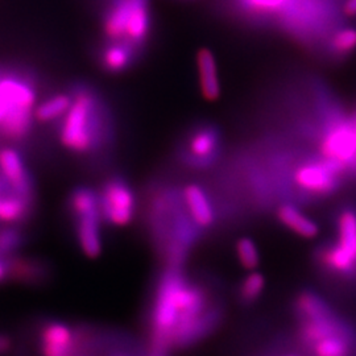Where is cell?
I'll list each match as a JSON object with an SVG mask.
<instances>
[{"label":"cell","instance_id":"obj_9","mask_svg":"<svg viewBox=\"0 0 356 356\" xmlns=\"http://www.w3.org/2000/svg\"><path fill=\"white\" fill-rule=\"evenodd\" d=\"M36 91L19 76H0V126L17 111H33Z\"/></svg>","mask_w":356,"mask_h":356},{"label":"cell","instance_id":"obj_7","mask_svg":"<svg viewBox=\"0 0 356 356\" xmlns=\"http://www.w3.org/2000/svg\"><path fill=\"white\" fill-rule=\"evenodd\" d=\"M99 194L103 220L115 227L129 225L136 213V197L126 179L110 178Z\"/></svg>","mask_w":356,"mask_h":356},{"label":"cell","instance_id":"obj_27","mask_svg":"<svg viewBox=\"0 0 356 356\" xmlns=\"http://www.w3.org/2000/svg\"><path fill=\"white\" fill-rule=\"evenodd\" d=\"M10 275V269H8V264L6 263V260L3 259V256H0V282L7 279V276Z\"/></svg>","mask_w":356,"mask_h":356},{"label":"cell","instance_id":"obj_1","mask_svg":"<svg viewBox=\"0 0 356 356\" xmlns=\"http://www.w3.org/2000/svg\"><path fill=\"white\" fill-rule=\"evenodd\" d=\"M219 317L201 285L175 269L163 275L152 310L153 337L159 348L195 343L216 327Z\"/></svg>","mask_w":356,"mask_h":356},{"label":"cell","instance_id":"obj_28","mask_svg":"<svg viewBox=\"0 0 356 356\" xmlns=\"http://www.w3.org/2000/svg\"><path fill=\"white\" fill-rule=\"evenodd\" d=\"M281 356H297V355H293V354H285V355H281Z\"/></svg>","mask_w":356,"mask_h":356},{"label":"cell","instance_id":"obj_6","mask_svg":"<svg viewBox=\"0 0 356 356\" xmlns=\"http://www.w3.org/2000/svg\"><path fill=\"white\" fill-rule=\"evenodd\" d=\"M343 173L339 166L319 157L297 166L293 173V182L298 191L305 194L326 197L339 189Z\"/></svg>","mask_w":356,"mask_h":356},{"label":"cell","instance_id":"obj_2","mask_svg":"<svg viewBox=\"0 0 356 356\" xmlns=\"http://www.w3.org/2000/svg\"><path fill=\"white\" fill-rule=\"evenodd\" d=\"M101 108L98 101L86 90L78 91L63 118L60 140L65 148L76 153H89L101 143Z\"/></svg>","mask_w":356,"mask_h":356},{"label":"cell","instance_id":"obj_19","mask_svg":"<svg viewBox=\"0 0 356 356\" xmlns=\"http://www.w3.org/2000/svg\"><path fill=\"white\" fill-rule=\"evenodd\" d=\"M70 106H72V98L65 94H58L40 103L35 110V116L40 122L57 120L60 118H64L66 113L69 111Z\"/></svg>","mask_w":356,"mask_h":356},{"label":"cell","instance_id":"obj_16","mask_svg":"<svg viewBox=\"0 0 356 356\" xmlns=\"http://www.w3.org/2000/svg\"><path fill=\"white\" fill-rule=\"evenodd\" d=\"M138 49L126 41L107 42L101 54L103 67L110 73H122L132 65Z\"/></svg>","mask_w":356,"mask_h":356},{"label":"cell","instance_id":"obj_24","mask_svg":"<svg viewBox=\"0 0 356 356\" xmlns=\"http://www.w3.org/2000/svg\"><path fill=\"white\" fill-rule=\"evenodd\" d=\"M23 244L20 231L13 227H0V256L13 254Z\"/></svg>","mask_w":356,"mask_h":356},{"label":"cell","instance_id":"obj_13","mask_svg":"<svg viewBox=\"0 0 356 356\" xmlns=\"http://www.w3.org/2000/svg\"><path fill=\"white\" fill-rule=\"evenodd\" d=\"M197 70L204 99L210 102L216 101L220 95V81L216 57L209 49H201L197 53Z\"/></svg>","mask_w":356,"mask_h":356},{"label":"cell","instance_id":"obj_12","mask_svg":"<svg viewBox=\"0 0 356 356\" xmlns=\"http://www.w3.org/2000/svg\"><path fill=\"white\" fill-rule=\"evenodd\" d=\"M184 204L194 225L207 229L216 222V210L207 193L195 184L188 185L184 191Z\"/></svg>","mask_w":356,"mask_h":356},{"label":"cell","instance_id":"obj_5","mask_svg":"<svg viewBox=\"0 0 356 356\" xmlns=\"http://www.w3.org/2000/svg\"><path fill=\"white\" fill-rule=\"evenodd\" d=\"M321 157L347 170L356 165V122L335 118L323 129L319 140Z\"/></svg>","mask_w":356,"mask_h":356},{"label":"cell","instance_id":"obj_25","mask_svg":"<svg viewBox=\"0 0 356 356\" xmlns=\"http://www.w3.org/2000/svg\"><path fill=\"white\" fill-rule=\"evenodd\" d=\"M11 346H13L11 339H10L7 335L0 334V355L8 353V351L11 350Z\"/></svg>","mask_w":356,"mask_h":356},{"label":"cell","instance_id":"obj_22","mask_svg":"<svg viewBox=\"0 0 356 356\" xmlns=\"http://www.w3.org/2000/svg\"><path fill=\"white\" fill-rule=\"evenodd\" d=\"M266 288V279L261 273L252 272L244 277L239 286V298L244 304H252L259 300Z\"/></svg>","mask_w":356,"mask_h":356},{"label":"cell","instance_id":"obj_8","mask_svg":"<svg viewBox=\"0 0 356 356\" xmlns=\"http://www.w3.org/2000/svg\"><path fill=\"white\" fill-rule=\"evenodd\" d=\"M220 152V135L216 127H195L185 140L184 160L197 169L213 165Z\"/></svg>","mask_w":356,"mask_h":356},{"label":"cell","instance_id":"obj_29","mask_svg":"<svg viewBox=\"0 0 356 356\" xmlns=\"http://www.w3.org/2000/svg\"><path fill=\"white\" fill-rule=\"evenodd\" d=\"M115 356H128V355H124V354H122V355H115Z\"/></svg>","mask_w":356,"mask_h":356},{"label":"cell","instance_id":"obj_4","mask_svg":"<svg viewBox=\"0 0 356 356\" xmlns=\"http://www.w3.org/2000/svg\"><path fill=\"white\" fill-rule=\"evenodd\" d=\"M70 211L74 216L76 242L83 254L90 259L102 254V213L99 194L97 191L79 186L72 191L69 200Z\"/></svg>","mask_w":356,"mask_h":356},{"label":"cell","instance_id":"obj_10","mask_svg":"<svg viewBox=\"0 0 356 356\" xmlns=\"http://www.w3.org/2000/svg\"><path fill=\"white\" fill-rule=\"evenodd\" d=\"M40 342L42 356H73L76 351L74 331L60 321H51L42 327Z\"/></svg>","mask_w":356,"mask_h":356},{"label":"cell","instance_id":"obj_30","mask_svg":"<svg viewBox=\"0 0 356 356\" xmlns=\"http://www.w3.org/2000/svg\"><path fill=\"white\" fill-rule=\"evenodd\" d=\"M354 120H355V122H356V115H355V118H354Z\"/></svg>","mask_w":356,"mask_h":356},{"label":"cell","instance_id":"obj_23","mask_svg":"<svg viewBox=\"0 0 356 356\" xmlns=\"http://www.w3.org/2000/svg\"><path fill=\"white\" fill-rule=\"evenodd\" d=\"M236 254L243 267L252 270L260 263V254L254 241L250 238H242L236 243Z\"/></svg>","mask_w":356,"mask_h":356},{"label":"cell","instance_id":"obj_3","mask_svg":"<svg viewBox=\"0 0 356 356\" xmlns=\"http://www.w3.org/2000/svg\"><path fill=\"white\" fill-rule=\"evenodd\" d=\"M103 26L110 40L126 41L140 51L152 26L149 0H111Z\"/></svg>","mask_w":356,"mask_h":356},{"label":"cell","instance_id":"obj_15","mask_svg":"<svg viewBox=\"0 0 356 356\" xmlns=\"http://www.w3.org/2000/svg\"><path fill=\"white\" fill-rule=\"evenodd\" d=\"M277 218L286 229L304 239H312L318 235V225L304 214L296 204H281L277 210Z\"/></svg>","mask_w":356,"mask_h":356},{"label":"cell","instance_id":"obj_14","mask_svg":"<svg viewBox=\"0 0 356 356\" xmlns=\"http://www.w3.org/2000/svg\"><path fill=\"white\" fill-rule=\"evenodd\" d=\"M335 242L343 254L350 256L356 263V209L353 206L343 207L335 220Z\"/></svg>","mask_w":356,"mask_h":356},{"label":"cell","instance_id":"obj_11","mask_svg":"<svg viewBox=\"0 0 356 356\" xmlns=\"http://www.w3.org/2000/svg\"><path fill=\"white\" fill-rule=\"evenodd\" d=\"M0 173L4 184H7L11 191L31 200L32 184L24 161L17 151L13 148L0 151Z\"/></svg>","mask_w":356,"mask_h":356},{"label":"cell","instance_id":"obj_20","mask_svg":"<svg viewBox=\"0 0 356 356\" xmlns=\"http://www.w3.org/2000/svg\"><path fill=\"white\" fill-rule=\"evenodd\" d=\"M243 8L259 16L284 15L292 6L293 0H238Z\"/></svg>","mask_w":356,"mask_h":356},{"label":"cell","instance_id":"obj_17","mask_svg":"<svg viewBox=\"0 0 356 356\" xmlns=\"http://www.w3.org/2000/svg\"><path fill=\"white\" fill-rule=\"evenodd\" d=\"M354 347L353 331L350 329L322 338L307 346L312 356H351Z\"/></svg>","mask_w":356,"mask_h":356},{"label":"cell","instance_id":"obj_26","mask_svg":"<svg viewBox=\"0 0 356 356\" xmlns=\"http://www.w3.org/2000/svg\"><path fill=\"white\" fill-rule=\"evenodd\" d=\"M343 11L347 16H356V0H344Z\"/></svg>","mask_w":356,"mask_h":356},{"label":"cell","instance_id":"obj_21","mask_svg":"<svg viewBox=\"0 0 356 356\" xmlns=\"http://www.w3.org/2000/svg\"><path fill=\"white\" fill-rule=\"evenodd\" d=\"M330 51L337 56H347L356 51V28L344 26L334 32L330 40Z\"/></svg>","mask_w":356,"mask_h":356},{"label":"cell","instance_id":"obj_18","mask_svg":"<svg viewBox=\"0 0 356 356\" xmlns=\"http://www.w3.org/2000/svg\"><path fill=\"white\" fill-rule=\"evenodd\" d=\"M29 198L16 193L0 194V223L13 225L26 218L29 211Z\"/></svg>","mask_w":356,"mask_h":356}]
</instances>
